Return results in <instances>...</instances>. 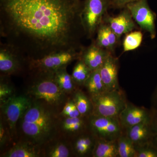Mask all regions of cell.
Listing matches in <instances>:
<instances>
[{
    "instance_id": "cell-1",
    "label": "cell",
    "mask_w": 157,
    "mask_h": 157,
    "mask_svg": "<svg viewBox=\"0 0 157 157\" xmlns=\"http://www.w3.org/2000/svg\"><path fill=\"white\" fill-rule=\"evenodd\" d=\"M77 0H0V35L29 59L80 51L85 33Z\"/></svg>"
},
{
    "instance_id": "cell-2",
    "label": "cell",
    "mask_w": 157,
    "mask_h": 157,
    "mask_svg": "<svg viewBox=\"0 0 157 157\" xmlns=\"http://www.w3.org/2000/svg\"><path fill=\"white\" fill-rule=\"evenodd\" d=\"M59 118L60 112L42 102L32 100L17 123V141L43 146L58 135Z\"/></svg>"
},
{
    "instance_id": "cell-3",
    "label": "cell",
    "mask_w": 157,
    "mask_h": 157,
    "mask_svg": "<svg viewBox=\"0 0 157 157\" xmlns=\"http://www.w3.org/2000/svg\"><path fill=\"white\" fill-rule=\"evenodd\" d=\"M54 72L27 71L23 92L33 101L47 104L60 113L71 97L62 90L57 84Z\"/></svg>"
},
{
    "instance_id": "cell-4",
    "label": "cell",
    "mask_w": 157,
    "mask_h": 157,
    "mask_svg": "<svg viewBox=\"0 0 157 157\" xmlns=\"http://www.w3.org/2000/svg\"><path fill=\"white\" fill-rule=\"evenodd\" d=\"M81 56V50L71 49L54 52L37 59L28 58L26 73L29 71L55 72L67 67L74 61L80 59Z\"/></svg>"
},
{
    "instance_id": "cell-5",
    "label": "cell",
    "mask_w": 157,
    "mask_h": 157,
    "mask_svg": "<svg viewBox=\"0 0 157 157\" xmlns=\"http://www.w3.org/2000/svg\"><path fill=\"white\" fill-rule=\"evenodd\" d=\"M111 0H85L81 10L82 23L88 39H92L97 33L98 27L109 8Z\"/></svg>"
},
{
    "instance_id": "cell-6",
    "label": "cell",
    "mask_w": 157,
    "mask_h": 157,
    "mask_svg": "<svg viewBox=\"0 0 157 157\" xmlns=\"http://www.w3.org/2000/svg\"><path fill=\"white\" fill-rule=\"evenodd\" d=\"M90 98L93 105L92 114L105 117L118 118L127 103L120 90L106 91Z\"/></svg>"
},
{
    "instance_id": "cell-7",
    "label": "cell",
    "mask_w": 157,
    "mask_h": 157,
    "mask_svg": "<svg viewBox=\"0 0 157 157\" xmlns=\"http://www.w3.org/2000/svg\"><path fill=\"white\" fill-rule=\"evenodd\" d=\"M27 58L7 42L0 43V75L9 76L25 74Z\"/></svg>"
},
{
    "instance_id": "cell-8",
    "label": "cell",
    "mask_w": 157,
    "mask_h": 157,
    "mask_svg": "<svg viewBox=\"0 0 157 157\" xmlns=\"http://www.w3.org/2000/svg\"><path fill=\"white\" fill-rule=\"evenodd\" d=\"M32 100L23 92L17 94L0 105L1 117L9 128L13 142L17 141L16 125Z\"/></svg>"
},
{
    "instance_id": "cell-9",
    "label": "cell",
    "mask_w": 157,
    "mask_h": 157,
    "mask_svg": "<svg viewBox=\"0 0 157 157\" xmlns=\"http://www.w3.org/2000/svg\"><path fill=\"white\" fill-rule=\"evenodd\" d=\"M89 129L98 139L117 140L123 135V128L118 118L92 114L88 118Z\"/></svg>"
},
{
    "instance_id": "cell-10",
    "label": "cell",
    "mask_w": 157,
    "mask_h": 157,
    "mask_svg": "<svg viewBox=\"0 0 157 157\" xmlns=\"http://www.w3.org/2000/svg\"><path fill=\"white\" fill-rule=\"evenodd\" d=\"M134 21L144 30L149 34L151 39L155 38L156 14L150 8L147 0H139L127 5Z\"/></svg>"
},
{
    "instance_id": "cell-11",
    "label": "cell",
    "mask_w": 157,
    "mask_h": 157,
    "mask_svg": "<svg viewBox=\"0 0 157 157\" xmlns=\"http://www.w3.org/2000/svg\"><path fill=\"white\" fill-rule=\"evenodd\" d=\"M103 22L107 24L119 39L137 28L132 14L126 7L115 17L105 14Z\"/></svg>"
},
{
    "instance_id": "cell-12",
    "label": "cell",
    "mask_w": 157,
    "mask_h": 157,
    "mask_svg": "<svg viewBox=\"0 0 157 157\" xmlns=\"http://www.w3.org/2000/svg\"><path fill=\"white\" fill-rule=\"evenodd\" d=\"M152 114V109L148 110L127 102L126 107L119 116L118 119L122 128L126 129L151 119Z\"/></svg>"
},
{
    "instance_id": "cell-13",
    "label": "cell",
    "mask_w": 157,
    "mask_h": 157,
    "mask_svg": "<svg viewBox=\"0 0 157 157\" xmlns=\"http://www.w3.org/2000/svg\"><path fill=\"white\" fill-rule=\"evenodd\" d=\"M88 118L65 117L60 115L59 134L69 140L73 139L88 129Z\"/></svg>"
},
{
    "instance_id": "cell-14",
    "label": "cell",
    "mask_w": 157,
    "mask_h": 157,
    "mask_svg": "<svg viewBox=\"0 0 157 157\" xmlns=\"http://www.w3.org/2000/svg\"><path fill=\"white\" fill-rule=\"evenodd\" d=\"M81 59L91 71L100 69L110 54L109 51L101 48L93 41L87 47H82Z\"/></svg>"
},
{
    "instance_id": "cell-15",
    "label": "cell",
    "mask_w": 157,
    "mask_h": 157,
    "mask_svg": "<svg viewBox=\"0 0 157 157\" xmlns=\"http://www.w3.org/2000/svg\"><path fill=\"white\" fill-rule=\"evenodd\" d=\"M42 147L44 157H74L71 141L59 134Z\"/></svg>"
},
{
    "instance_id": "cell-16",
    "label": "cell",
    "mask_w": 157,
    "mask_h": 157,
    "mask_svg": "<svg viewBox=\"0 0 157 157\" xmlns=\"http://www.w3.org/2000/svg\"><path fill=\"white\" fill-rule=\"evenodd\" d=\"M118 72V59L113 54H110L100 69L101 78L107 91L120 90Z\"/></svg>"
},
{
    "instance_id": "cell-17",
    "label": "cell",
    "mask_w": 157,
    "mask_h": 157,
    "mask_svg": "<svg viewBox=\"0 0 157 157\" xmlns=\"http://www.w3.org/2000/svg\"><path fill=\"white\" fill-rule=\"evenodd\" d=\"M1 157H44L42 146L25 141L14 143L1 153Z\"/></svg>"
},
{
    "instance_id": "cell-18",
    "label": "cell",
    "mask_w": 157,
    "mask_h": 157,
    "mask_svg": "<svg viewBox=\"0 0 157 157\" xmlns=\"http://www.w3.org/2000/svg\"><path fill=\"white\" fill-rule=\"evenodd\" d=\"M151 118L126 129V135L132 140L135 147L151 143Z\"/></svg>"
},
{
    "instance_id": "cell-19",
    "label": "cell",
    "mask_w": 157,
    "mask_h": 157,
    "mask_svg": "<svg viewBox=\"0 0 157 157\" xmlns=\"http://www.w3.org/2000/svg\"><path fill=\"white\" fill-rule=\"evenodd\" d=\"M97 138L89 129L71 139L74 157L84 156L89 149L93 153Z\"/></svg>"
},
{
    "instance_id": "cell-20",
    "label": "cell",
    "mask_w": 157,
    "mask_h": 157,
    "mask_svg": "<svg viewBox=\"0 0 157 157\" xmlns=\"http://www.w3.org/2000/svg\"><path fill=\"white\" fill-rule=\"evenodd\" d=\"M97 33V38L95 41L97 45L113 54L120 39L103 21L98 27Z\"/></svg>"
},
{
    "instance_id": "cell-21",
    "label": "cell",
    "mask_w": 157,
    "mask_h": 157,
    "mask_svg": "<svg viewBox=\"0 0 157 157\" xmlns=\"http://www.w3.org/2000/svg\"><path fill=\"white\" fill-rule=\"evenodd\" d=\"M67 67L62 68L54 72L55 80L59 88L65 94L71 97L73 93L79 89L73 80L72 75L68 73Z\"/></svg>"
},
{
    "instance_id": "cell-22",
    "label": "cell",
    "mask_w": 157,
    "mask_h": 157,
    "mask_svg": "<svg viewBox=\"0 0 157 157\" xmlns=\"http://www.w3.org/2000/svg\"><path fill=\"white\" fill-rule=\"evenodd\" d=\"M94 157H118L117 140L98 139L92 153Z\"/></svg>"
},
{
    "instance_id": "cell-23",
    "label": "cell",
    "mask_w": 157,
    "mask_h": 157,
    "mask_svg": "<svg viewBox=\"0 0 157 157\" xmlns=\"http://www.w3.org/2000/svg\"><path fill=\"white\" fill-rule=\"evenodd\" d=\"M82 116L89 117L93 114V105L91 98L82 90H77L71 96Z\"/></svg>"
},
{
    "instance_id": "cell-24",
    "label": "cell",
    "mask_w": 157,
    "mask_h": 157,
    "mask_svg": "<svg viewBox=\"0 0 157 157\" xmlns=\"http://www.w3.org/2000/svg\"><path fill=\"white\" fill-rule=\"evenodd\" d=\"M83 86L87 90L90 98L107 91L101 78L100 69L92 71Z\"/></svg>"
},
{
    "instance_id": "cell-25",
    "label": "cell",
    "mask_w": 157,
    "mask_h": 157,
    "mask_svg": "<svg viewBox=\"0 0 157 157\" xmlns=\"http://www.w3.org/2000/svg\"><path fill=\"white\" fill-rule=\"evenodd\" d=\"M92 71L85 64L82 60H78L73 67L72 76L74 81L78 86H83L89 78Z\"/></svg>"
},
{
    "instance_id": "cell-26",
    "label": "cell",
    "mask_w": 157,
    "mask_h": 157,
    "mask_svg": "<svg viewBox=\"0 0 157 157\" xmlns=\"http://www.w3.org/2000/svg\"><path fill=\"white\" fill-rule=\"evenodd\" d=\"M9 76H0V105L17 94Z\"/></svg>"
},
{
    "instance_id": "cell-27",
    "label": "cell",
    "mask_w": 157,
    "mask_h": 157,
    "mask_svg": "<svg viewBox=\"0 0 157 157\" xmlns=\"http://www.w3.org/2000/svg\"><path fill=\"white\" fill-rule=\"evenodd\" d=\"M118 157H135L136 148L126 135H122L117 139Z\"/></svg>"
},
{
    "instance_id": "cell-28",
    "label": "cell",
    "mask_w": 157,
    "mask_h": 157,
    "mask_svg": "<svg viewBox=\"0 0 157 157\" xmlns=\"http://www.w3.org/2000/svg\"><path fill=\"white\" fill-rule=\"evenodd\" d=\"M143 34L140 31L131 32L127 34L124 39L123 46L124 52L135 50L141 45Z\"/></svg>"
},
{
    "instance_id": "cell-29",
    "label": "cell",
    "mask_w": 157,
    "mask_h": 157,
    "mask_svg": "<svg viewBox=\"0 0 157 157\" xmlns=\"http://www.w3.org/2000/svg\"><path fill=\"white\" fill-rule=\"evenodd\" d=\"M10 131L2 118L0 117V151L1 153L7 150L13 144Z\"/></svg>"
},
{
    "instance_id": "cell-30",
    "label": "cell",
    "mask_w": 157,
    "mask_h": 157,
    "mask_svg": "<svg viewBox=\"0 0 157 157\" xmlns=\"http://www.w3.org/2000/svg\"><path fill=\"white\" fill-rule=\"evenodd\" d=\"M135 157H157V148L151 143L135 147Z\"/></svg>"
},
{
    "instance_id": "cell-31",
    "label": "cell",
    "mask_w": 157,
    "mask_h": 157,
    "mask_svg": "<svg viewBox=\"0 0 157 157\" xmlns=\"http://www.w3.org/2000/svg\"><path fill=\"white\" fill-rule=\"evenodd\" d=\"M60 115L65 117H77L82 116L72 98L65 104Z\"/></svg>"
},
{
    "instance_id": "cell-32",
    "label": "cell",
    "mask_w": 157,
    "mask_h": 157,
    "mask_svg": "<svg viewBox=\"0 0 157 157\" xmlns=\"http://www.w3.org/2000/svg\"><path fill=\"white\" fill-rule=\"evenodd\" d=\"M151 128L152 133L151 143L157 148V110L152 109Z\"/></svg>"
},
{
    "instance_id": "cell-33",
    "label": "cell",
    "mask_w": 157,
    "mask_h": 157,
    "mask_svg": "<svg viewBox=\"0 0 157 157\" xmlns=\"http://www.w3.org/2000/svg\"><path fill=\"white\" fill-rule=\"evenodd\" d=\"M139 0H111L110 8L113 9H123L129 3L136 2Z\"/></svg>"
},
{
    "instance_id": "cell-34",
    "label": "cell",
    "mask_w": 157,
    "mask_h": 157,
    "mask_svg": "<svg viewBox=\"0 0 157 157\" xmlns=\"http://www.w3.org/2000/svg\"><path fill=\"white\" fill-rule=\"evenodd\" d=\"M151 101L152 105V109L157 110V86L153 94Z\"/></svg>"
},
{
    "instance_id": "cell-35",
    "label": "cell",
    "mask_w": 157,
    "mask_h": 157,
    "mask_svg": "<svg viewBox=\"0 0 157 157\" xmlns=\"http://www.w3.org/2000/svg\"><path fill=\"white\" fill-rule=\"evenodd\" d=\"M77 1H80V0H77Z\"/></svg>"
}]
</instances>
